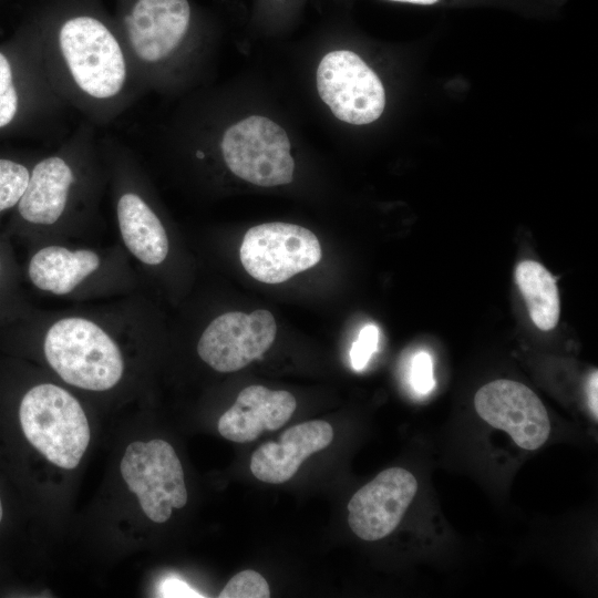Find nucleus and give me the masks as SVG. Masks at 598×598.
Here are the masks:
<instances>
[{"mask_svg": "<svg viewBox=\"0 0 598 598\" xmlns=\"http://www.w3.org/2000/svg\"><path fill=\"white\" fill-rule=\"evenodd\" d=\"M42 355L68 385L90 392L113 390L126 373L125 348L154 328L140 291L30 316Z\"/></svg>", "mask_w": 598, "mask_h": 598, "instance_id": "1", "label": "nucleus"}, {"mask_svg": "<svg viewBox=\"0 0 598 598\" xmlns=\"http://www.w3.org/2000/svg\"><path fill=\"white\" fill-rule=\"evenodd\" d=\"M37 32L54 90L92 125L111 124L143 93L117 30L104 20L78 13Z\"/></svg>", "mask_w": 598, "mask_h": 598, "instance_id": "2", "label": "nucleus"}, {"mask_svg": "<svg viewBox=\"0 0 598 598\" xmlns=\"http://www.w3.org/2000/svg\"><path fill=\"white\" fill-rule=\"evenodd\" d=\"M106 190L100 140L85 121L56 150L35 158L16 220L34 245L72 240L96 225Z\"/></svg>", "mask_w": 598, "mask_h": 598, "instance_id": "3", "label": "nucleus"}, {"mask_svg": "<svg viewBox=\"0 0 598 598\" xmlns=\"http://www.w3.org/2000/svg\"><path fill=\"white\" fill-rule=\"evenodd\" d=\"M34 246L27 277L40 292L82 303L140 291V275L120 244L96 247L64 240Z\"/></svg>", "mask_w": 598, "mask_h": 598, "instance_id": "4", "label": "nucleus"}, {"mask_svg": "<svg viewBox=\"0 0 598 598\" xmlns=\"http://www.w3.org/2000/svg\"><path fill=\"white\" fill-rule=\"evenodd\" d=\"M100 147L120 245L137 272L142 269L145 274H155L166 265L172 244L140 162L131 150L114 138H101Z\"/></svg>", "mask_w": 598, "mask_h": 598, "instance_id": "5", "label": "nucleus"}, {"mask_svg": "<svg viewBox=\"0 0 598 598\" xmlns=\"http://www.w3.org/2000/svg\"><path fill=\"white\" fill-rule=\"evenodd\" d=\"M66 107L49 79L37 31L0 44V141L39 135Z\"/></svg>", "mask_w": 598, "mask_h": 598, "instance_id": "6", "label": "nucleus"}, {"mask_svg": "<svg viewBox=\"0 0 598 598\" xmlns=\"http://www.w3.org/2000/svg\"><path fill=\"white\" fill-rule=\"evenodd\" d=\"M189 25L187 0H134L122 13L116 30L142 92L158 84Z\"/></svg>", "mask_w": 598, "mask_h": 598, "instance_id": "7", "label": "nucleus"}, {"mask_svg": "<svg viewBox=\"0 0 598 598\" xmlns=\"http://www.w3.org/2000/svg\"><path fill=\"white\" fill-rule=\"evenodd\" d=\"M19 417L27 440L54 465L75 468L90 443V426L79 400L52 382L30 388Z\"/></svg>", "mask_w": 598, "mask_h": 598, "instance_id": "8", "label": "nucleus"}, {"mask_svg": "<svg viewBox=\"0 0 598 598\" xmlns=\"http://www.w3.org/2000/svg\"><path fill=\"white\" fill-rule=\"evenodd\" d=\"M219 146L226 166L244 181L262 187L292 181L288 135L267 117L250 116L229 126Z\"/></svg>", "mask_w": 598, "mask_h": 598, "instance_id": "9", "label": "nucleus"}, {"mask_svg": "<svg viewBox=\"0 0 598 598\" xmlns=\"http://www.w3.org/2000/svg\"><path fill=\"white\" fill-rule=\"evenodd\" d=\"M128 489L134 493L144 514L155 523L166 522L173 508L187 503V491L179 458L163 440L131 443L120 465Z\"/></svg>", "mask_w": 598, "mask_h": 598, "instance_id": "10", "label": "nucleus"}, {"mask_svg": "<svg viewBox=\"0 0 598 598\" xmlns=\"http://www.w3.org/2000/svg\"><path fill=\"white\" fill-rule=\"evenodd\" d=\"M322 250L309 229L288 223H266L248 229L239 257L246 271L265 283H280L315 267Z\"/></svg>", "mask_w": 598, "mask_h": 598, "instance_id": "11", "label": "nucleus"}, {"mask_svg": "<svg viewBox=\"0 0 598 598\" xmlns=\"http://www.w3.org/2000/svg\"><path fill=\"white\" fill-rule=\"evenodd\" d=\"M317 89L334 116L350 124H369L384 110L385 93L380 79L351 51L337 50L322 58Z\"/></svg>", "mask_w": 598, "mask_h": 598, "instance_id": "12", "label": "nucleus"}, {"mask_svg": "<svg viewBox=\"0 0 598 598\" xmlns=\"http://www.w3.org/2000/svg\"><path fill=\"white\" fill-rule=\"evenodd\" d=\"M277 332L274 316L265 309L231 311L213 319L197 342V354L218 372H235L260 358Z\"/></svg>", "mask_w": 598, "mask_h": 598, "instance_id": "13", "label": "nucleus"}, {"mask_svg": "<svg viewBox=\"0 0 598 598\" xmlns=\"http://www.w3.org/2000/svg\"><path fill=\"white\" fill-rule=\"evenodd\" d=\"M474 405L485 422L508 433L524 450L539 448L549 436L546 408L523 383L506 379L492 381L478 389Z\"/></svg>", "mask_w": 598, "mask_h": 598, "instance_id": "14", "label": "nucleus"}, {"mask_svg": "<svg viewBox=\"0 0 598 598\" xmlns=\"http://www.w3.org/2000/svg\"><path fill=\"white\" fill-rule=\"evenodd\" d=\"M417 491L414 475L402 467L379 473L358 489L348 504V524L363 540H379L391 534Z\"/></svg>", "mask_w": 598, "mask_h": 598, "instance_id": "15", "label": "nucleus"}, {"mask_svg": "<svg viewBox=\"0 0 598 598\" xmlns=\"http://www.w3.org/2000/svg\"><path fill=\"white\" fill-rule=\"evenodd\" d=\"M297 408L295 396L283 390L249 385L240 391L235 403L219 417V434L233 442L256 440L265 431L285 425Z\"/></svg>", "mask_w": 598, "mask_h": 598, "instance_id": "16", "label": "nucleus"}, {"mask_svg": "<svg viewBox=\"0 0 598 598\" xmlns=\"http://www.w3.org/2000/svg\"><path fill=\"white\" fill-rule=\"evenodd\" d=\"M333 440L332 426L313 420L287 429L279 442L260 445L251 455L250 471L256 478L270 484H281L299 470L311 454L326 448Z\"/></svg>", "mask_w": 598, "mask_h": 598, "instance_id": "17", "label": "nucleus"}, {"mask_svg": "<svg viewBox=\"0 0 598 598\" xmlns=\"http://www.w3.org/2000/svg\"><path fill=\"white\" fill-rule=\"evenodd\" d=\"M515 279L535 326L544 331L554 329L559 320L560 303L553 275L542 264L524 260L516 267Z\"/></svg>", "mask_w": 598, "mask_h": 598, "instance_id": "18", "label": "nucleus"}, {"mask_svg": "<svg viewBox=\"0 0 598 598\" xmlns=\"http://www.w3.org/2000/svg\"><path fill=\"white\" fill-rule=\"evenodd\" d=\"M35 158L0 155V216L13 210L22 198Z\"/></svg>", "mask_w": 598, "mask_h": 598, "instance_id": "19", "label": "nucleus"}, {"mask_svg": "<svg viewBox=\"0 0 598 598\" xmlns=\"http://www.w3.org/2000/svg\"><path fill=\"white\" fill-rule=\"evenodd\" d=\"M219 598H268L270 589L267 580L251 569L236 574L223 588Z\"/></svg>", "mask_w": 598, "mask_h": 598, "instance_id": "20", "label": "nucleus"}, {"mask_svg": "<svg viewBox=\"0 0 598 598\" xmlns=\"http://www.w3.org/2000/svg\"><path fill=\"white\" fill-rule=\"evenodd\" d=\"M409 383L419 395H426L435 388L432 355L420 350L414 353L409 368Z\"/></svg>", "mask_w": 598, "mask_h": 598, "instance_id": "21", "label": "nucleus"}, {"mask_svg": "<svg viewBox=\"0 0 598 598\" xmlns=\"http://www.w3.org/2000/svg\"><path fill=\"white\" fill-rule=\"evenodd\" d=\"M379 329L375 324H365L359 332L350 350L351 365L355 371H362L371 357L378 350Z\"/></svg>", "mask_w": 598, "mask_h": 598, "instance_id": "22", "label": "nucleus"}, {"mask_svg": "<svg viewBox=\"0 0 598 598\" xmlns=\"http://www.w3.org/2000/svg\"><path fill=\"white\" fill-rule=\"evenodd\" d=\"M159 597H203L183 580L171 577L161 582L157 589Z\"/></svg>", "mask_w": 598, "mask_h": 598, "instance_id": "23", "label": "nucleus"}, {"mask_svg": "<svg viewBox=\"0 0 598 598\" xmlns=\"http://www.w3.org/2000/svg\"><path fill=\"white\" fill-rule=\"evenodd\" d=\"M598 372L595 370L587 382V401L591 410V413L595 416V420L598 419Z\"/></svg>", "mask_w": 598, "mask_h": 598, "instance_id": "24", "label": "nucleus"}, {"mask_svg": "<svg viewBox=\"0 0 598 598\" xmlns=\"http://www.w3.org/2000/svg\"><path fill=\"white\" fill-rule=\"evenodd\" d=\"M392 1L430 4V3L436 2L437 0H392Z\"/></svg>", "mask_w": 598, "mask_h": 598, "instance_id": "25", "label": "nucleus"}, {"mask_svg": "<svg viewBox=\"0 0 598 598\" xmlns=\"http://www.w3.org/2000/svg\"><path fill=\"white\" fill-rule=\"evenodd\" d=\"M4 276V260L3 257L0 255V282L2 281Z\"/></svg>", "mask_w": 598, "mask_h": 598, "instance_id": "26", "label": "nucleus"}, {"mask_svg": "<svg viewBox=\"0 0 598 598\" xmlns=\"http://www.w3.org/2000/svg\"><path fill=\"white\" fill-rule=\"evenodd\" d=\"M2 514H3V511H2V503H1V498H0V523H1V519H2Z\"/></svg>", "mask_w": 598, "mask_h": 598, "instance_id": "27", "label": "nucleus"}]
</instances>
